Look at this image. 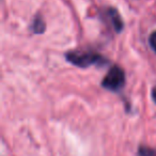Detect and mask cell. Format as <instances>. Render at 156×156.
Returning a JSON list of instances; mask_svg holds the SVG:
<instances>
[{"label": "cell", "mask_w": 156, "mask_h": 156, "mask_svg": "<svg viewBox=\"0 0 156 156\" xmlns=\"http://www.w3.org/2000/svg\"><path fill=\"white\" fill-rule=\"evenodd\" d=\"M66 60L79 67H88L104 62L102 56L89 51H69L66 54Z\"/></svg>", "instance_id": "obj_1"}, {"label": "cell", "mask_w": 156, "mask_h": 156, "mask_svg": "<svg viewBox=\"0 0 156 156\" xmlns=\"http://www.w3.org/2000/svg\"><path fill=\"white\" fill-rule=\"evenodd\" d=\"M125 83V74L121 67L113 65L106 74L102 81V86L109 91L117 92L123 88Z\"/></svg>", "instance_id": "obj_2"}, {"label": "cell", "mask_w": 156, "mask_h": 156, "mask_svg": "<svg viewBox=\"0 0 156 156\" xmlns=\"http://www.w3.org/2000/svg\"><path fill=\"white\" fill-rule=\"evenodd\" d=\"M109 14H110V17H111V20H112V24H113L115 29L118 31V32L121 31L122 30V22H121L120 16L118 15L117 12L113 11V10H111V11L109 12Z\"/></svg>", "instance_id": "obj_3"}, {"label": "cell", "mask_w": 156, "mask_h": 156, "mask_svg": "<svg viewBox=\"0 0 156 156\" xmlns=\"http://www.w3.org/2000/svg\"><path fill=\"white\" fill-rule=\"evenodd\" d=\"M33 31L35 33H41L44 31V23L41 18H35L34 22H33Z\"/></svg>", "instance_id": "obj_4"}, {"label": "cell", "mask_w": 156, "mask_h": 156, "mask_svg": "<svg viewBox=\"0 0 156 156\" xmlns=\"http://www.w3.org/2000/svg\"><path fill=\"white\" fill-rule=\"evenodd\" d=\"M140 156H156V150L150 149V147H140L139 150Z\"/></svg>", "instance_id": "obj_5"}, {"label": "cell", "mask_w": 156, "mask_h": 156, "mask_svg": "<svg viewBox=\"0 0 156 156\" xmlns=\"http://www.w3.org/2000/svg\"><path fill=\"white\" fill-rule=\"evenodd\" d=\"M149 42H150V46H151V48L156 52V31H154V32L150 35Z\"/></svg>", "instance_id": "obj_6"}, {"label": "cell", "mask_w": 156, "mask_h": 156, "mask_svg": "<svg viewBox=\"0 0 156 156\" xmlns=\"http://www.w3.org/2000/svg\"><path fill=\"white\" fill-rule=\"evenodd\" d=\"M152 95H153V100L156 103V86L153 88V92H152Z\"/></svg>", "instance_id": "obj_7"}]
</instances>
